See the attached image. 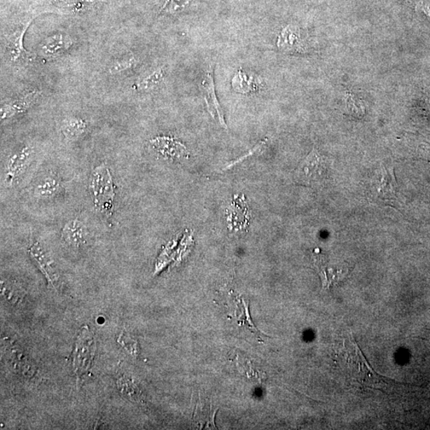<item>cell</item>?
Segmentation results:
<instances>
[{"label":"cell","instance_id":"cell-14","mask_svg":"<svg viewBox=\"0 0 430 430\" xmlns=\"http://www.w3.org/2000/svg\"><path fill=\"white\" fill-rule=\"evenodd\" d=\"M304 41L302 39L298 27L289 26L284 29L277 41L279 49L284 52H300L304 48Z\"/></svg>","mask_w":430,"mask_h":430},{"label":"cell","instance_id":"cell-22","mask_svg":"<svg viewBox=\"0 0 430 430\" xmlns=\"http://www.w3.org/2000/svg\"><path fill=\"white\" fill-rule=\"evenodd\" d=\"M137 60L132 55H129L115 60L109 67V72L111 74H117L130 71L137 66Z\"/></svg>","mask_w":430,"mask_h":430},{"label":"cell","instance_id":"cell-7","mask_svg":"<svg viewBox=\"0 0 430 430\" xmlns=\"http://www.w3.org/2000/svg\"><path fill=\"white\" fill-rule=\"evenodd\" d=\"M34 19L27 20L22 23V25L15 32L10 34L7 39V54L8 59L15 64H28L34 59V55L25 50L23 46V39H25L26 32Z\"/></svg>","mask_w":430,"mask_h":430},{"label":"cell","instance_id":"cell-1","mask_svg":"<svg viewBox=\"0 0 430 430\" xmlns=\"http://www.w3.org/2000/svg\"><path fill=\"white\" fill-rule=\"evenodd\" d=\"M89 188L96 210L104 217H112L116 191L112 173L106 164L99 165L92 171Z\"/></svg>","mask_w":430,"mask_h":430},{"label":"cell","instance_id":"cell-24","mask_svg":"<svg viewBox=\"0 0 430 430\" xmlns=\"http://www.w3.org/2000/svg\"><path fill=\"white\" fill-rule=\"evenodd\" d=\"M52 1L60 5V7L79 11L83 9L86 4L101 1V0H52Z\"/></svg>","mask_w":430,"mask_h":430},{"label":"cell","instance_id":"cell-15","mask_svg":"<svg viewBox=\"0 0 430 430\" xmlns=\"http://www.w3.org/2000/svg\"><path fill=\"white\" fill-rule=\"evenodd\" d=\"M63 189L60 178L55 175L46 176L40 180L33 190L34 196L39 200H48L59 195Z\"/></svg>","mask_w":430,"mask_h":430},{"label":"cell","instance_id":"cell-17","mask_svg":"<svg viewBox=\"0 0 430 430\" xmlns=\"http://www.w3.org/2000/svg\"><path fill=\"white\" fill-rule=\"evenodd\" d=\"M88 129V123L83 118H69L62 124L61 131L68 141H74L83 136Z\"/></svg>","mask_w":430,"mask_h":430},{"label":"cell","instance_id":"cell-6","mask_svg":"<svg viewBox=\"0 0 430 430\" xmlns=\"http://www.w3.org/2000/svg\"><path fill=\"white\" fill-rule=\"evenodd\" d=\"M372 193L382 201H394L398 190L394 169L392 167H382L377 171L371 180Z\"/></svg>","mask_w":430,"mask_h":430},{"label":"cell","instance_id":"cell-3","mask_svg":"<svg viewBox=\"0 0 430 430\" xmlns=\"http://www.w3.org/2000/svg\"><path fill=\"white\" fill-rule=\"evenodd\" d=\"M96 352V342L94 334L88 328H81L75 342L73 353L74 373L78 377H84L92 367Z\"/></svg>","mask_w":430,"mask_h":430},{"label":"cell","instance_id":"cell-5","mask_svg":"<svg viewBox=\"0 0 430 430\" xmlns=\"http://www.w3.org/2000/svg\"><path fill=\"white\" fill-rule=\"evenodd\" d=\"M34 150L29 145H25L9 156L4 169V183L8 187L16 183L17 180L27 170L33 160Z\"/></svg>","mask_w":430,"mask_h":430},{"label":"cell","instance_id":"cell-12","mask_svg":"<svg viewBox=\"0 0 430 430\" xmlns=\"http://www.w3.org/2000/svg\"><path fill=\"white\" fill-rule=\"evenodd\" d=\"M74 44L69 34H57L46 38L39 46V54L54 59L65 53Z\"/></svg>","mask_w":430,"mask_h":430},{"label":"cell","instance_id":"cell-2","mask_svg":"<svg viewBox=\"0 0 430 430\" xmlns=\"http://www.w3.org/2000/svg\"><path fill=\"white\" fill-rule=\"evenodd\" d=\"M330 170V160L314 148L294 171L293 179L296 183L317 188L326 182Z\"/></svg>","mask_w":430,"mask_h":430},{"label":"cell","instance_id":"cell-21","mask_svg":"<svg viewBox=\"0 0 430 430\" xmlns=\"http://www.w3.org/2000/svg\"><path fill=\"white\" fill-rule=\"evenodd\" d=\"M196 1L197 0H166L161 8V13L169 15L181 13Z\"/></svg>","mask_w":430,"mask_h":430},{"label":"cell","instance_id":"cell-23","mask_svg":"<svg viewBox=\"0 0 430 430\" xmlns=\"http://www.w3.org/2000/svg\"><path fill=\"white\" fill-rule=\"evenodd\" d=\"M118 342L124 348L125 351L131 354V356H137L139 351L137 342L131 338L130 335L123 332L119 335Z\"/></svg>","mask_w":430,"mask_h":430},{"label":"cell","instance_id":"cell-20","mask_svg":"<svg viewBox=\"0 0 430 430\" xmlns=\"http://www.w3.org/2000/svg\"><path fill=\"white\" fill-rule=\"evenodd\" d=\"M118 387L120 391L127 398L132 401L141 399L139 388L130 377L125 375H120L118 380Z\"/></svg>","mask_w":430,"mask_h":430},{"label":"cell","instance_id":"cell-13","mask_svg":"<svg viewBox=\"0 0 430 430\" xmlns=\"http://www.w3.org/2000/svg\"><path fill=\"white\" fill-rule=\"evenodd\" d=\"M314 265H315L318 274L321 276L323 288L329 289L334 283L344 275V271L334 270L328 263L326 258L319 249L313 254Z\"/></svg>","mask_w":430,"mask_h":430},{"label":"cell","instance_id":"cell-16","mask_svg":"<svg viewBox=\"0 0 430 430\" xmlns=\"http://www.w3.org/2000/svg\"><path fill=\"white\" fill-rule=\"evenodd\" d=\"M228 214V219L231 229L241 230L247 228L248 208L246 203L241 199L235 200L230 208Z\"/></svg>","mask_w":430,"mask_h":430},{"label":"cell","instance_id":"cell-25","mask_svg":"<svg viewBox=\"0 0 430 430\" xmlns=\"http://www.w3.org/2000/svg\"><path fill=\"white\" fill-rule=\"evenodd\" d=\"M2 293L4 295L5 298L7 299L11 303L18 304L22 301L23 296L20 290L10 288V286H2Z\"/></svg>","mask_w":430,"mask_h":430},{"label":"cell","instance_id":"cell-19","mask_svg":"<svg viewBox=\"0 0 430 430\" xmlns=\"http://www.w3.org/2000/svg\"><path fill=\"white\" fill-rule=\"evenodd\" d=\"M165 76L166 71L164 67L155 68L153 71L145 75L141 79H139L135 85V88L138 91L147 92L152 90L162 83Z\"/></svg>","mask_w":430,"mask_h":430},{"label":"cell","instance_id":"cell-11","mask_svg":"<svg viewBox=\"0 0 430 430\" xmlns=\"http://www.w3.org/2000/svg\"><path fill=\"white\" fill-rule=\"evenodd\" d=\"M61 234L62 242L75 249L85 246L90 236L88 228L78 218L69 220L64 225Z\"/></svg>","mask_w":430,"mask_h":430},{"label":"cell","instance_id":"cell-18","mask_svg":"<svg viewBox=\"0 0 430 430\" xmlns=\"http://www.w3.org/2000/svg\"><path fill=\"white\" fill-rule=\"evenodd\" d=\"M232 85L235 91L247 95L259 89V80L254 75L240 71L232 80Z\"/></svg>","mask_w":430,"mask_h":430},{"label":"cell","instance_id":"cell-10","mask_svg":"<svg viewBox=\"0 0 430 430\" xmlns=\"http://www.w3.org/2000/svg\"><path fill=\"white\" fill-rule=\"evenodd\" d=\"M151 145L164 158L171 160H182L187 158V148L176 138L171 137H158L150 141Z\"/></svg>","mask_w":430,"mask_h":430},{"label":"cell","instance_id":"cell-9","mask_svg":"<svg viewBox=\"0 0 430 430\" xmlns=\"http://www.w3.org/2000/svg\"><path fill=\"white\" fill-rule=\"evenodd\" d=\"M43 92L33 90L2 104L0 109L1 120H7L25 113L39 100Z\"/></svg>","mask_w":430,"mask_h":430},{"label":"cell","instance_id":"cell-4","mask_svg":"<svg viewBox=\"0 0 430 430\" xmlns=\"http://www.w3.org/2000/svg\"><path fill=\"white\" fill-rule=\"evenodd\" d=\"M28 252L30 253L34 263L37 265L41 272L48 280L50 286L56 290H60L62 286L61 277L55 265V261L46 252L44 248L36 240L31 238L30 247Z\"/></svg>","mask_w":430,"mask_h":430},{"label":"cell","instance_id":"cell-8","mask_svg":"<svg viewBox=\"0 0 430 430\" xmlns=\"http://www.w3.org/2000/svg\"><path fill=\"white\" fill-rule=\"evenodd\" d=\"M201 90L202 91L203 96H204L208 111L211 115V117L214 119H217L221 126L228 130L222 108H221L216 92H215L214 67L212 66L207 69L204 77H203L201 83Z\"/></svg>","mask_w":430,"mask_h":430}]
</instances>
